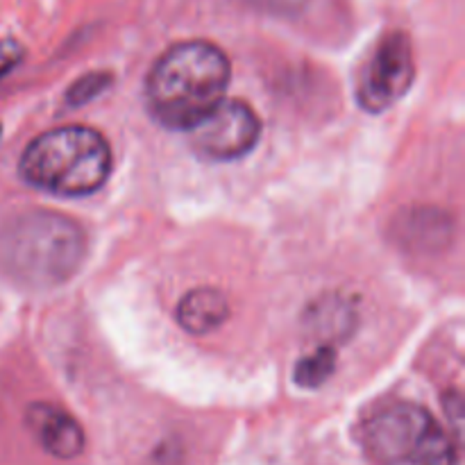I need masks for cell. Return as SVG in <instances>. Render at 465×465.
Masks as SVG:
<instances>
[{
    "mask_svg": "<svg viewBox=\"0 0 465 465\" xmlns=\"http://www.w3.org/2000/svg\"><path fill=\"white\" fill-rule=\"evenodd\" d=\"M230 77V59L212 41L171 45L145 77L148 112L168 130L189 132L225 98Z\"/></svg>",
    "mask_w": 465,
    "mask_h": 465,
    "instance_id": "1",
    "label": "cell"
},
{
    "mask_svg": "<svg viewBox=\"0 0 465 465\" xmlns=\"http://www.w3.org/2000/svg\"><path fill=\"white\" fill-rule=\"evenodd\" d=\"M114 168L109 141L94 127L66 125L30 141L18 173L35 189L59 198H80L103 189Z\"/></svg>",
    "mask_w": 465,
    "mask_h": 465,
    "instance_id": "2",
    "label": "cell"
},
{
    "mask_svg": "<svg viewBox=\"0 0 465 465\" xmlns=\"http://www.w3.org/2000/svg\"><path fill=\"white\" fill-rule=\"evenodd\" d=\"M84 248V232L71 218L25 213L0 234V266L27 286H57L80 268Z\"/></svg>",
    "mask_w": 465,
    "mask_h": 465,
    "instance_id": "3",
    "label": "cell"
},
{
    "mask_svg": "<svg viewBox=\"0 0 465 465\" xmlns=\"http://www.w3.org/2000/svg\"><path fill=\"white\" fill-rule=\"evenodd\" d=\"M361 443L375 465H457L448 431L425 407L395 402L366 420Z\"/></svg>",
    "mask_w": 465,
    "mask_h": 465,
    "instance_id": "4",
    "label": "cell"
},
{
    "mask_svg": "<svg viewBox=\"0 0 465 465\" xmlns=\"http://www.w3.org/2000/svg\"><path fill=\"white\" fill-rule=\"evenodd\" d=\"M416 77L411 41L404 32H389L372 50L357 84V100L366 112L380 114L407 95Z\"/></svg>",
    "mask_w": 465,
    "mask_h": 465,
    "instance_id": "5",
    "label": "cell"
},
{
    "mask_svg": "<svg viewBox=\"0 0 465 465\" xmlns=\"http://www.w3.org/2000/svg\"><path fill=\"white\" fill-rule=\"evenodd\" d=\"M191 150L207 162L245 157L262 136L257 112L243 100L223 98L203 121L189 130Z\"/></svg>",
    "mask_w": 465,
    "mask_h": 465,
    "instance_id": "6",
    "label": "cell"
},
{
    "mask_svg": "<svg viewBox=\"0 0 465 465\" xmlns=\"http://www.w3.org/2000/svg\"><path fill=\"white\" fill-rule=\"evenodd\" d=\"M25 422L50 457L68 461V459L80 457L84 450V431L77 425L75 418L64 409L36 402L27 409Z\"/></svg>",
    "mask_w": 465,
    "mask_h": 465,
    "instance_id": "7",
    "label": "cell"
},
{
    "mask_svg": "<svg viewBox=\"0 0 465 465\" xmlns=\"http://www.w3.org/2000/svg\"><path fill=\"white\" fill-rule=\"evenodd\" d=\"M230 318V302L225 293L212 286L193 289L177 304V322L189 334L203 336L218 330Z\"/></svg>",
    "mask_w": 465,
    "mask_h": 465,
    "instance_id": "8",
    "label": "cell"
},
{
    "mask_svg": "<svg viewBox=\"0 0 465 465\" xmlns=\"http://www.w3.org/2000/svg\"><path fill=\"white\" fill-rule=\"evenodd\" d=\"M336 371V352L334 348H318L304 359H300L295 366V381L302 389H318L325 384Z\"/></svg>",
    "mask_w": 465,
    "mask_h": 465,
    "instance_id": "9",
    "label": "cell"
},
{
    "mask_svg": "<svg viewBox=\"0 0 465 465\" xmlns=\"http://www.w3.org/2000/svg\"><path fill=\"white\" fill-rule=\"evenodd\" d=\"M104 84H107V75H103V73H91V75L82 77L80 82H75L71 86V91H68V103L73 107H77V104L86 103L94 95H98L104 89Z\"/></svg>",
    "mask_w": 465,
    "mask_h": 465,
    "instance_id": "10",
    "label": "cell"
}]
</instances>
